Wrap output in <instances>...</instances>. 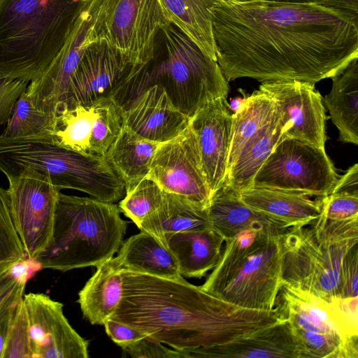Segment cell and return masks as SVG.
<instances>
[{"label":"cell","instance_id":"obj_1","mask_svg":"<svg viewBox=\"0 0 358 358\" xmlns=\"http://www.w3.org/2000/svg\"><path fill=\"white\" fill-rule=\"evenodd\" d=\"M216 59L227 82L316 83L358 58V25L309 2H217L208 8Z\"/></svg>","mask_w":358,"mask_h":358},{"label":"cell","instance_id":"obj_2","mask_svg":"<svg viewBox=\"0 0 358 358\" xmlns=\"http://www.w3.org/2000/svg\"><path fill=\"white\" fill-rule=\"evenodd\" d=\"M121 273L122 297L110 318L177 350L225 343L281 321L274 309L238 307L209 294L184 278Z\"/></svg>","mask_w":358,"mask_h":358},{"label":"cell","instance_id":"obj_3","mask_svg":"<svg viewBox=\"0 0 358 358\" xmlns=\"http://www.w3.org/2000/svg\"><path fill=\"white\" fill-rule=\"evenodd\" d=\"M159 36L161 48L156 42L152 60L133 66L115 94L123 108L154 85L189 117L208 101L227 98L228 82L216 60L171 22L161 28Z\"/></svg>","mask_w":358,"mask_h":358},{"label":"cell","instance_id":"obj_4","mask_svg":"<svg viewBox=\"0 0 358 358\" xmlns=\"http://www.w3.org/2000/svg\"><path fill=\"white\" fill-rule=\"evenodd\" d=\"M91 1L0 0V77L38 78Z\"/></svg>","mask_w":358,"mask_h":358},{"label":"cell","instance_id":"obj_5","mask_svg":"<svg viewBox=\"0 0 358 358\" xmlns=\"http://www.w3.org/2000/svg\"><path fill=\"white\" fill-rule=\"evenodd\" d=\"M287 230L253 229L224 239L218 263L200 287L238 307L273 310L284 283L281 236Z\"/></svg>","mask_w":358,"mask_h":358},{"label":"cell","instance_id":"obj_6","mask_svg":"<svg viewBox=\"0 0 358 358\" xmlns=\"http://www.w3.org/2000/svg\"><path fill=\"white\" fill-rule=\"evenodd\" d=\"M127 227L115 203L59 192L50 241L35 261L62 272L96 267L118 252Z\"/></svg>","mask_w":358,"mask_h":358},{"label":"cell","instance_id":"obj_7","mask_svg":"<svg viewBox=\"0 0 358 358\" xmlns=\"http://www.w3.org/2000/svg\"><path fill=\"white\" fill-rule=\"evenodd\" d=\"M0 171L8 181L39 178L60 191L76 189L109 203L125 194L124 183L104 156L70 150L34 137L0 135Z\"/></svg>","mask_w":358,"mask_h":358},{"label":"cell","instance_id":"obj_8","mask_svg":"<svg viewBox=\"0 0 358 358\" xmlns=\"http://www.w3.org/2000/svg\"><path fill=\"white\" fill-rule=\"evenodd\" d=\"M281 243L285 282L327 302L338 299L342 262L358 242L320 238L308 224L288 229L282 234Z\"/></svg>","mask_w":358,"mask_h":358},{"label":"cell","instance_id":"obj_9","mask_svg":"<svg viewBox=\"0 0 358 358\" xmlns=\"http://www.w3.org/2000/svg\"><path fill=\"white\" fill-rule=\"evenodd\" d=\"M338 176L325 149L297 139L285 138L260 167L252 187L324 197L332 191Z\"/></svg>","mask_w":358,"mask_h":358},{"label":"cell","instance_id":"obj_10","mask_svg":"<svg viewBox=\"0 0 358 358\" xmlns=\"http://www.w3.org/2000/svg\"><path fill=\"white\" fill-rule=\"evenodd\" d=\"M168 22L160 0H102L94 30L138 66L152 60L157 37Z\"/></svg>","mask_w":358,"mask_h":358},{"label":"cell","instance_id":"obj_11","mask_svg":"<svg viewBox=\"0 0 358 358\" xmlns=\"http://www.w3.org/2000/svg\"><path fill=\"white\" fill-rule=\"evenodd\" d=\"M273 309L292 331L357 339V297L327 302L284 282Z\"/></svg>","mask_w":358,"mask_h":358},{"label":"cell","instance_id":"obj_12","mask_svg":"<svg viewBox=\"0 0 358 358\" xmlns=\"http://www.w3.org/2000/svg\"><path fill=\"white\" fill-rule=\"evenodd\" d=\"M8 184L14 227L26 259L35 261L50 241L61 191L48 180L36 177L18 178Z\"/></svg>","mask_w":358,"mask_h":358},{"label":"cell","instance_id":"obj_13","mask_svg":"<svg viewBox=\"0 0 358 358\" xmlns=\"http://www.w3.org/2000/svg\"><path fill=\"white\" fill-rule=\"evenodd\" d=\"M259 90L274 102L281 140L294 138L325 149L327 117L315 84L299 80L263 82Z\"/></svg>","mask_w":358,"mask_h":358},{"label":"cell","instance_id":"obj_14","mask_svg":"<svg viewBox=\"0 0 358 358\" xmlns=\"http://www.w3.org/2000/svg\"><path fill=\"white\" fill-rule=\"evenodd\" d=\"M102 0H92L59 52L26 92L38 110L54 115L66 101L71 80L87 46L96 37L94 25Z\"/></svg>","mask_w":358,"mask_h":358},{"label":"cell","instance_id":"obj_15","mask_svg":"<svg viewBox=\"0 0 358 358\" xmlns=\"http://www.w3.org/2000/svg\"><path fill=\"white\" fill-rule=\"evenodd\" d=\"M147 178L156 182L164 192L207 208L212 195L189 124L179 135L158 146Z\"/></svg>","mask_w":358,"mask_h":358},{"label":"cell","instance_id":"obj_16","mask_svg":"<svg viewBox=\"0 0 358 358\" xmlns=\"http://www.w3.org/2000/svg\"><path fill=\"white\" fill-rule=\"evenodd\" d=\"M31 358H87L88 341L71 326L63 303L43 293L24 294Z\"/></svg>","mask_w":358,"mask_h":358},{"label":"cell","instance_id":"obj_17","mask_svg":"<svg viewBox=\"0 0 358 358\" xmlns=\"http://www.w3.org/2000/svg\"><path fill=\"white\" fill-rule=\"evenodd\" d=\"M132 66L127 59L106 40L96 37L83 54L64 103L90 105L111 96Z\"/></svg>","mask_w":358,"mask_h":358},{"label":"cell","instance_id":"obj_18","mask_svg":"<svg viewBox=\"0 0 358 358\" xmlns=\"http://www.w3.org/2000/svg\"><path fill=\"white\" fill-rule=\"evenodd\" d=\"M232 114L226 97L208 101L191 117L202 170L211 195L224 183L229 153Z\"/></svg>","mask_w":358,"mask_h":358},{"label":"cell","instance_id":"obj_19","mask_svg":"<svg viewBox=\"0 0 358 358\" xmlns=\"http://www.w3.org/2000/svg\"><path fill=\"white\" fill-rule=\"evenodd\" d=\"M191 117L171 102L159 85L150 86L123 110V127L151 141H169L189 125Z\"/></svg>","mask_w":358,"mask_h":358},{"label":"cell","instance_id":"obj_20","mask_svg":"<svg viewBox=\"0 0 358 358\" xmlns=\"http://www.w3.org/2000/svg\"><path fill=\"white\" fill-rule=\"evenodd\" d=\"M179 352L183 358H303L301 346L285 320L230 342Z\"/></svg>","mask_w":358,"mask_h":358},{"label":"cell","instance_id":"obj_21","mask_svg":"<svg viewBox=\"0 0 358 358\" xmlns=\"http://www.w3.org/2000/svg\"><path fill=\"white\" fill-rule=\"evenodd\" d=\"M224 241L211 226L166 236L162 243L176 259L182 277L201 278L218 263Z\"/></svg>","mask_w":358,"mask_h":358},{"label":"cell","instance_id":"obj_22","mask_svg":"<svg viewBox=\"0 0 358 358\" xmlns=\"http://www.w3.org/2000/svg\"><path fill=\"white\" fill-rule=\"evenodd\" d=\"M207 212L212 226L224 239L253 229H289L281 221L245 204L238 192L225 185L213 194Z\"/></svg>","mask_w":358,"mask_h":358},{"label":"cell","instance_id":"obj_23","mask_svg":"<svg viewBox=\"0 0 358 358\" xmlns=\"http://www.w3.org/2000/svg\"><path fill=\"white\" fill-rule=\"evenodd\" d=\"M113 257L120 271L156 277L180 279L178 264L173 255L150 234L141 231L123 242Z\"/></svg>","mask_w":358,"mask_h":358},{"label":"cell","instance_id":"obj_24","mask_svg":"<svg viewBox=\"0 0 358 358\" xmlns=\"http://www.w3.org/2000/svg\"><path fill=\"white\" fill-rule=\"evenodd\" d=\"M239 196L245 204L281 221L289 228L310 224L321 211L318 197L312 200L306 196L255 187L243 190Z\"/></svg>","mask_w":358,"mask_h":358},{"label":"cell","instance_id":"obj_25","mask_svg":"<svg viewBox=\"0 0 358 358\" xmlns=\"http://www.w3.org/2000/svg\"><path fill=\"white\" fill-rule=\"evenodd\" d=\"M123 278L113 257L96 266L94 274L78 293L83 317L92 324L103 325L118 306Z\"/></svg>","mask_w":358,"mask_h":358},{"label":"cell","instance_id":"obj_26","mask_svg":"<svg viewBox=\"0 0 358 358\" xmlns=\"http://www.w3.org/2000/svg\"><path fill=\"white\" fill-rule=\"evenodd\" d=\"M160 144L145 139L123 127L104 157L124 183L125 193L147 178L155 152Z\"/></svg>","mask_w":358,"mask_h":358},{"label":"cell","instance_id":"obj_27","mask_svg":"<svg viewBox=\"0 0 358 358\" xmlns=\"http://www.w3.org/2000/svg\"><path fill=\"white\" fill-rule=\"evenodd\" d=\"M207 208L184 197L166 192L159 207L138 226L162 243L166 236L175 233L211 227Z\"/></svg>","mask_w":358,"mask_h":358},{"label":"cell","instance_id":"obj_28","mask_svg":"<svg viewBox=\"0 0 358 358\" xmlns=\"http://www.w3.org/2000/svg\"><path fill=\"white\" fill-rule=\"evenodd\" d=\"M332 87L324 102L339 131V141L358 144V58L331 78Z\"/></svg>","mask_w":358,"mask_h":358},{"label":"cell","instance_id":"obj_29","mask_svg":"<svg viewBox=\"0 0 358 358\" xmlns=\"http://www.w3.org/2000/svg\"><path fill=\"white\" fill-rule=\"evenodd\" d=\"M94 117L93 103H63L54 115L47 135L34 137L70 150L92 155L90 140Z\"/></svg>","mask_w":358,"mask_h":358},{"label":"cell","instance_id":"obj_30","mask_svg":"<svg viewBox=\"0 0 358 358\" xmlns=\"http://www.w3.org/2000/svg\"><path fill=\"white\" fill-rule=\"evenodd\" d=\"M281 126L275 117L251 138L227 170L224 185L240 193L252 185V180L276 145L280 141Z\"/></svg>","mask_w":358,"mask_h":358},{"label":"cell","instance_id":"obj_31","mask_svg":"<svg viewBox=\"0 0 358 358\" xmlns=\"http://www.w3.org/2000/svg\"><path fill=\"white\" fill-rule=\"evenodd\" d=\"M167 20L217 61L208 0H160Z\"/></svg>","mask_w":358,"mask_h":358},{"label":"cell","instance_id":"obj_32","mask_svg":"<svg viewBox=\"0 0 358 358\" xmlns=\"http://www.w3.org/2000/svg\"><path fill=\"white\" fill-rule=\"evenodd\" d=\"M275 115L273 101L259 90L244 99L232 114L227 170L235 162L245 144Z\"/></svg>","mask_w":358,"mask_h":358},{"label":"cell","instance_id":"obj_33","mask_svg":"<svg viewBox=\"0 0 358 358\" xmlns=\"http://www.w3.org/2000/svg\"><path fill=\"white\" fill-rule=\"evenodd\" d=\"M94 117L90 140L92 155L104 156L123 128V110L113 96L93 103Z\"/></svg>","mask_w":358,"mask_h":358},{"label":"cell","instance_id":"obj_34","mask_svg":"<svg viewBox=\"0 0 358 358\" xmlns=\"http://www.w3.org/2000/svg\"><path fill=\"white\" fill-rule=\"evenodd\" d=\"M53 119L54 115L45 113L33 105L25 90L16 102L1 136L6 138L43 137L50 129Z\"/></svg>","mask_w":358,"mask_h":358},{"label":"cell","instance_id":"obj_35","mask_svg":"<svg viewBox=\"0 0 358 358\" xmlns=\"http://www.w3.org/2000/svg\"><path fill=\"white\" fill-rule=\"evenodd\" d=\"M165 192L153 180L145 178L119 202V209L138 227L162 204Z\"/></svg>","mask_w":358,"mask_h":358},{"label":"cell","instance_id":"obj_36","mask_svg":"<svg viewBox=\"0 0 358 358\" xmlns=\"http://www.w3.org/2000/svg\"><path fill=\"white\" fill-rule=\"evenodd\" d=\"M25 259L12 220L8 190L0 186V276Z\"/></svg>","mask_w":358,"mask_h":358},{"label":"cell","instance_id":"obj_37","mask_svg":"<svg viewBox=\"0 0 358 358\" xmlns=\"http://www.w3.org/2000/svg\"><path fill=\"white\" fill-rule=\"evenodd\" d=\"M31 261L24 259L0 276V322L22 300Z\"/></svg>","mask_w":358,"mask_h":358},{"label":"cell","instance_id":"obj_38","mask_svg":"<svg viewBox=\"0 0 358 358\" xmlns=\"http://www.w3.org/2000/svg\"><path fill=\"white\" fill-rule=\"evenodd\" d=\"M22 300L13 313L3 358H31Z\"/></svg>","mask_w":358,"mask_h":358},{"label":"cell","instance_id":"obj_39","mask_svg":"<svg viewBox=\"0 0 358 358\" xmlns=\"http://www.w3.org/2000/svg\"><path fill=\"white\" fill-rule=\"evenodd\" d=\"M320 215L327 220H344L358 217V196L340 193H330L318 197Z\"/></svg>","mask_w":358,"mask_h":358},{"label":"cell","instance_id":"obj_40","mask_svg":"<svg viewBox=\"0 0 358 358\" xmlns=\"http://www.w3.org/2000/svg\"><path fill=\"white\" fill-rule=\"evenodd\" d=\"M358 244L351 248L342 262L338 299H351L358 295Z\"/></svg>","mask_w":358,"mask_h":358},{"label":"cell","instance_id":"obj_41","mask_svg":"<svg viewBox=\"0 0 358 358\" xmlns=\"http://www.w3.org/2000/svg\"><path fill=\"white\" fill-rule=\"evenodd\" d=\"M122 349L133 358H183L178 350L166 348L149 336Z\"/></svg>","mask_w":358,"mask_h":358},{"label":"cell","instance_id":"obj_42","mask_svg":"<svg viewBox=\"0 0 358 358\" xmlns=\"http://www.w3.org/2000/svg\"><path fill=\"white\" fill-rule=\"evenodd\" d=\"M28 85L22 80L0 77V125L8 122L16 102Z\"/></svg>","mask_w":358,"mask_h":358},{"label":"cell","instance_id":"obj_43","mask_svg":"<svg viewBox=\"0 0 358 358\" xmlns=\"http://www.w3.org/2000/svg\"><path fill=\"white\" fill-rule=\"evenodd\" d=\"M103 325L108 336L121 348L147 336L137 329L111 318L107 319Z\"/></svg>","mask_w":358,"mask_h":358},{"label":"cell","instance_id":"obj_44","mask_svg":"<svg viewBox=\"0 0 358 358\" xmlns=\"http://www.w3.org/2000/svg\"><path fill=\"white\" fill-rule=\"evenodd\" d=\"M311 2L338 12L358 25V0H311Z\"/></svg>","mask_w":358,"mask_h":358},{"label":"cell","instance_id":"obj_45","mask_svg":"<svg viewBox=\"0 0 358 358\" xmlns=\"http://www.w3.org/2000/svg\"><path fill=\"white\" fill-rule=\"evenodd\" d=\"M330 193H340L358 196V164H355L338 178Z\"/></svg>","mask_w":358,"mask_h":358},{"label":"cell","instance_id":"obj_46","mask_svg":"<svg viewBox=\"0 0 358 358\" xmlns=\"http://www.w3.org/2000/svg\"><path fill=\"white\" fill-rule=\"evenodd\" d=\"M16 307L0 322V358H3V352L6 347V341L9 334L13 313Z\"/></svg>","mask_w":358,"mask_h":358},{"label":"cell","instance_id":"obj_47","mask_svg":"<svg viewBox=\"0 0 358 358\" xmlns=\"http://www.w3.org/2000/svg\"><path fill=\"white\" fill-rule=\"evenodd\" d=\"M209 2H210L213 6L217 3V2H223V3H249V2H253L257 1L259 0H208Z\"/></svg>","mask_w":358,"mask_h":358},{"label":"cell","instance_id":"obj_48","mask_svg":"<svg viewBox=\"0 0 358 358\" xmlns=\"http://www.w3.org/2000/svg\"><path fill=\"white\" fill-rule=\"evenodd\" d=\"M264 1H275V2H299V3H303V2H309L311 0H264Z\"/></svg>","mask_w":358,"mask_h":358}]
</instances>
